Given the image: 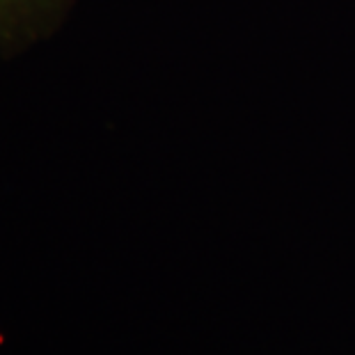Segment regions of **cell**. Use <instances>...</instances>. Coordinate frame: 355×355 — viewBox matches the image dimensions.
Segmentation results:
<instances>
[{"instance_id":"cell-1","label":"cell","mask_w":355,"mask_h":355,"mask_svg":"<svg viewBox=\"0 0 355 355\" xmlns=\"http://www.w3.org/2000/svg\"><path fill=\"white\" fill-rule=\"evenodd\" d=\"M76 0H0V58L12 60L55 35Z\"/></svg>"}]
</instances>
